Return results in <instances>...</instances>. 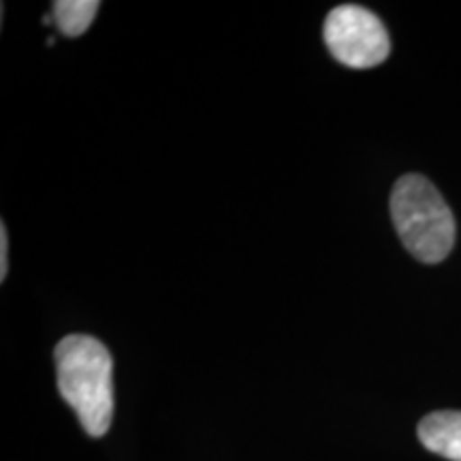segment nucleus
Returning a JSON list of instances; mask_svg holds the SVG:
<instances>
[{
  "mask_svg": "<svg viewBox=\"0 0 461 461\" xmlns=\"http://www.w3.org/2000/svg\"><path fill=\"white\" fill-rule=\"evenodd\" d=\"M58 391L77 414L86 434L105 436L113 419V361L92 336L62 338L56 346Z\"/></svg>",
  "mask_w": 461,
  "mask_h": 461,
  "instance_id": "nucleus-1",
  "label": "nucleus"
},
{
  "mask_svg": "<svg viewBox=\"0 0 461 461\" xmlns=\"http://www.w3.org/2000/svg\"><path fill=\"white\" fill-rule=\"evenodd\" d=\"M391 218L402 244L420 263H440L455 244V218L428 177L408 173L391 193Z\"/></svg>",
  "mask_w": 461,
  "mask_h": 461,
  "instance_id": "nucleus-2",
  "label": "nucleus"
},
{
  "mask_svg": "<svg viewBox=\"0 0 461 461\" xmlns=\"http://www.w3.org/2000/svg\"><path fill=\"white\" fill-rule=\"evenodd\" d=\"M322 37L338 62L350 68L383 65L391 54V39L383 20L359 5H339L327 15Z\"/></svg>",
  "mask_w": 461,
  "mask_h": 461,
  "instance_id": "nucleus-3",
  "label": "nucleus"
},
{
  "mask_svg": "<svg viewBox=\"0 0 461 461\" xmlns=\"http://www.w3.org/2000/svg\"><path fill=\"white\" fill-rule=\"evenodd\" d=\"M419 440L428 451L440 457L461 461V412H431L419 423Z\"/></svg>",
  "mask_w": 461,
  "mask_h": 461,
  "instance_id": "nucleus-4",
  "label": "nucleus"
},
{
  "mask_svg": "<svg viewBox=\"0 0 461 461\" xmlns=\"http://www.w3.org/2000/svg\"><path fill=\"white\" fill-rule=\"evenodd\" d=\"M99 7V0H58L51 5V20L65 37H79L88 31Z\"/></svg>",
  "mask_w": 461,
  "mask_h": 461,
  "instance_id": "nucleus-5",
  "label": "nucleus"
},
{
  "mask_svg": "<svg viewBox=\"0 0 461 461\" xmlns=\"http://www.w3.org/2000/svg\"><path fill=\"white\" fill-rule=\"evenodd\" d=\"M9 240H7V227L0 224V280L7 278L9 272Z\"/></svg>",
  "mask_w": 461,
  "mask_h": 461,
  "instance_id": "nucleus-6",
  "label": "nucleus"
}]
</instances>
